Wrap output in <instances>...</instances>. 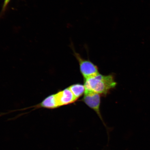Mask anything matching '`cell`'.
I'll return each instance as SVG.
<instances>
[{
	"mask_svg": "<svg viewBox=\"0 0 150 150\" xmlns=\"http://www.w3.org/2000/svg\"><path fill=\"white\" fill-rule=\"evenodd\" d=\"M9 1H10V0H5L4 5V8L8 4Z\"/></svg>",
	"mask_w": 150,
	"mask_h": 150,
	"instance_id": "8992f818",
	"label": "cell"
},
{
	"mask_svg": "<svg viewBox=\"0 0 150 150\" xmlns=\"http://www.w3.org/2000/svg\"><path fill=\"white\" fill-rule=\"evenodd\" d=\"M69 88L74 97L77 99L83 95L85 91V86L80 83L72 84L69 86Z\"/></svg>",
	"mask_w": 150,
	"mask_h": 150,
	"instance_id": "5b68a950",
	"label": "cell"
},
{
	"mask_svg": "<svg viewBox=\"0 0 150 150\" xmlns=\"http://www.w3.org/2000/svg\"><path fill=\"white\" fill-rule=\"evenodd\" d=\"M55 95L58 108L72 104L78 100L69 87L58 91Z\"/></svg>",
	"mask_w": 150,
	"mask_h": 150,
	"instance_id": "277c9868",
	"label": "cell"
},
{
	"mask_svg": "<svg viewBox=\"0 0 150 150\" xmlns=\"http://www.w3.org/2000/svg\"><path fill=\"white\" fill-rule=\"evenodd\" d=\"M101 96L93 91H85L83 98L81 100L96 112L101 120L103 122L100 110Z\"/></svg>",
	"mask_w": 150,
	"mask_h": 150,
	"instance_id": "3957f363",
	"label": "cell"
},
{
	"mask_svg": "<svg viewBox=\"0 0 150 150\" xmlns=\"http://www.w3.org/2000/svg\"><path fill=\"white\" fill-rule=\"evenodd\" d=\"M74 55L79 63L81 73L84 78V80L91 77L99 74L98 67L89 59H86L82 58L79 54L77 53L74 49L72 44L71 45Z\"/></svg>",
	"mask_w": 150,
	"mask_h": 150,
	"instance_id": "7a4b0ae2",
	"label": "cell"
},
{
	"mask_svg": "<svg viewBox=\"0 0 150 150\" xmlns=\"http://www.w3.org/2000/svg\"><path fill=\"white\" fill-rule=\"evenodd\" d=\"M85 91L94 92L106 96L117 85L114 76L111 74L103 75L99 74L84 79Z\"/></svg>",
	"mask_w": 150,
	"mask_h": 150,
	"instance_id": "6da1fadb",
	"label": "cell"
}]
</instances>
